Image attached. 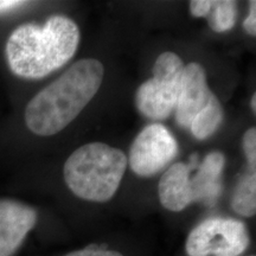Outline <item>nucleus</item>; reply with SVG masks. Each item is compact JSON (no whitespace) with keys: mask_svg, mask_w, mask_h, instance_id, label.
Masks as SVG:
<instances>
[{"mask_svg":"<svg viewBox=\"0 0 256 256\" xmlns=\"http://www.w3.org/2000/svg\"><path fill=\"white\" fill-rule=\"evenodd\" d=\"M243 151L247 156V162L250 166L252 171L255 172L256 168V130L250 127L246 130L243 136Z\"/></svg>","mask_w":256,"mask_h":256,"instance_id":"14","label":"nucleus"},{"mask_svg":"<svg viewBox=\"0 0 256 256\" xmlns=\"http://www.w3.org/2000/svg\"><path fill=\"white\" fill-rule=\"evenodd\" d=\"M78 26L69 17L52 16L44 25L26 23L10 34L5 55L19 78H43L66 66L80 44Z\"/></svg>","mask_w":256,"mask_h":256,"instance_id":"2","label":"nucleus"},{"mask_svg":"<svg viewBox=\"0 0 256 256\" xmlns=\"http://www.w3.org/2000/svg\"><path fill=\"white\" fill-rule=\"evenodd\" d=\"M250 243L242 220L211 217L197 224L185 242L188 256H241Z\"/></svg>","mask_w":256,"mask_h":256,"instance_id":"5","label":"nucleus"},{"mask_svg":"<svg viewBox=\"0 0 256 256\" xmlns=\"http://www.w3.org/2000/svg\"><path fill=\"white\" fill-rule=\"evenodd\" d=\"M185 64L171 51L162 52L153 66V78L138 88L136 104L144 116L168 119L177 106Z\"/></svg>","mask_w":256,"mask_h":256,"instance_id":"4","label":"nucleus"},{"mask_svg":"<svg viewBox=\"0 0 256 256\" xmlns=\"http://www.w3.org/2000/svg\"><path fill=\"white\" fill-rule=\"evenodd\" d=\"M226 158L218 151L210 152L203 162L192 171L190 184L194 203L212 206L222 191V174Z\"/></svg>","mask_w":256,"mask_h":256,"instance_id":"10","label":"nucleus"},{"mask_svg":"<svg viewBox=\"0 0 256 256\" xmlns=\"http://www.w3.org/2000/svg\"><path fill=\"white\" fill-rule=\"evenodd\" d=\"M232 208L243 217H252L256 212V174H248L240 179L234 191Z\"/></svg>","mask_w":256,"mask_h":256,"instance_id":"12","label":"nucleus"},{"mask_svg":"<svg viewBox=\"0 0 256 256\" xmlns=\"http://www.w3.org/2000/svg\"><path fill=\"white\" fill-rule=\"evenodd\" d=\"M128 165L119 148L90 142L72 152L63 168L64 180L75 196L104 203L116 194Z\"/></svg>","mask_w":256,"mask_h":256,"instance_id":"3","label":"nucleus"},{"mask_svg":"<svg viewBox=\"0 0 256 256\" xmlns=\"http://www.w3.org/2000/svg\"><path fill=\"white\" fill-rule=\"evenodd\" d=\"M104 64L95 58L78 60L56 81L34 96L25 108V124L40 136H55L78 118L98 92Z\"/></svg>","mask_w":256,"mask_h":256,"instance_id":"1","label":"nucleus"},{"mask_svg":"<svg viewBox=\"0 0 256 256\" xmlns=\"http://www.w3.org/2000/svg\"><path fill=\"white\" fill-rule=\"evenodd\" d=\"M250 106H252V112H256V94L254 92V94H252V101H250Z\"/></svg>","mask_w":256,"mask_h":256,"instance_id":"19","label":"nucleus"},{"mask_svg":"<svg viewBox=\"0 0 256 256\" xmlns=\"http://www.w3.org/2000/svg\"><path fill=\"white\" fill-rule=\"evenodd\" d=\"M178 154V142L172 133L160 124L146 126L130 146L128 162L134 174L151 177L162 171Z\"/></svg>","mask_w":256,"mask_h":256,"instance_id":"6","label":"nucleus"},{"mask_svg":"<svg viewBox=\"0 0 256 256\" xmlns=\"http://www.w3.org/2000/svg\"><path fill=\"white\" fill-rule=\"evenodd\" d=\"M37 211L22 202L0 200V256H12L37 223Z\"/></svg>","mask_w":256,"mask_h":256,"instance_id":"7","label":"nucleus"},{"mask_svg":"<svg viewBox=\"0 0 256 256\" xmlns=\"http://www.w3.org/2000/svg\"><path fill=\"white\" fill-rule=\"evenodd\" d=\"M197 168V156L191 162H176L162 176L158 186L159 200L166 210L180 212L194 203L191 192V174Z\"/></svg>","mask_w":256,"mask_h":256,"instance_id":"9","label":"nucleus"},{"mask_svg":"<svg viewBox=\"0 0 256 256\" xmlns=\"http://www.w3.org/2000/svg\"><path fill=\"white\" fill-rule=\"evenodd\" d=\"M212 2L211 0H192L190 2L191 14L196 18L206 17L209 14Z\"/></svg>","mask_w":256,"mask_h":256,"instance_id":"16","label":"nucleus"},{"mask_svg":"<svg viewBox=\"0 0 256 256\" xmlns=\"http://www.w3.org/2000/svg\"><path fill=\"white\" fill-rule=\"evenodd\" d=\"M236 2L232 0L212 2L209 14L206 16L209 26L215 32H226L232 30L236 23Z\"/></svg>","mask_w":256,"mask_h":256,"instance_id":"13","label":"nucleus"},{"mask_svg":"<svg viewBox=\"0 0 256 256\" xmlns=\"http://www.w3.org/2000/svg\"><path fill=\"white\" fill-rule=\"evenodd\" d=\"M243 28L247 31L248 34H252V36L256 34V2H252L249 4V14L246 20L243 22Z\"/></svg>","mask_w":256,"mask_h":256,"instance_id":"17","label":"nucleus"},{"mask_svg":"<svg viewBox=\"0 0 256 256\" xmlns=\"http://www.w3.org/2000/svg\"><path fill=\"white\" fill-rule=\"evenodd\" d=\"M223 115L222 104L215 95L211 98L209 104L194 116L188 130L196 139H206L218 130L223 121Z\"/></svg>","mask_w":256,"mask_h":256,"instance_id":"11","label":"nucleus"},{"mask_svg":"<svg viewBox=\"0 0 256 256\" xmlns=\"http://www.w3.org/2000/svg\"><path fill=\"white\" fill-rule=\"evenodd\" d=\"M25 4L26 2H19V0H0V14H4V12L18 8Z\"/></svg>","mask_w":256,"mask_h":256,"instance_id":"18","label":"nucleus"},{"mask_svg":"<svg viewBox=\"0 0 256 256\" xmlns=\"http://www.w3.org/2000/svg\"><path fill=\"white\" fill-rule=\"evenodd\" d=\"M249 256H255V255H249Z\"/></svg>","mask_w":256,"mask_h":256,"instance_id":"20","label":"nucleus"},{"mask_svg":"<svg viewBox=\"0 0 256 256\" xmlns=\"http://www.w3.org/2000/svg\"><path fill=\"white\" fill-rule=\"evenodd\" d=\"M214 96L215 94L208 86L206 69L197 62L186 64L174 110L179 126L188 130L194 116L209 104Z\"/></svg>","mask_w":256,"mask_h":256,"instance_id":"8","label":"nucleus"},{"mask_svg":"<svg viewBox=\"0 0 256 256\" xmlns=\"http://www.w3.org/2000/svg\"><path fill=\"white\" fill-rule=\"evenodd\" d=\"M64 256H124L121 254L120 252L112 250V249H104L98 247H89L78 249V250H74L72 252H68Z\"/></svg>","mask_w":256,"mask_h":256,"instance_id":"15","label":"nucleus"}]
</instances>
